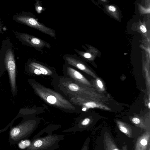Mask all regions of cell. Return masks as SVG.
I'll use <instances>...</instances> for the list:
<instances>
[{
  "label": "cell",
  "instance_id": "7c38bea8",
  "mask_svg": "<svg viewBox=\"0 0 150 150\" xmlns=\"http://www.w3.org/2000/svg\"><path fill=\"white\" fill-rule=\"evenodd\" d=\"M31 144V141L25 139L21 140L18 143V146L19 148L22 149H26Z\"/></svg>",
  "mask_w": 150,
  "mask_h": 150
},
{
  "label": "cell",
  "instance_id": "8992f818",
  "mask_svg": "<svg viewBox=\"0 0 150 150\" xmlns=\"http://www.w3.org/2000/svg\"><path fill=\"white\" fill-rule=\"evenodd\" d=\"M16 38L22 44L30 47H33L38 51L44 47L50 49L51 46L50 44L41 39L32 35L17 31H14Z\"/></svg>",
  "mask_w": 150,
  "mask_h": 150
},
{
  "label": "cell",
  "instance_id": "7a4b0ae2",
  "mask_svg": "<svg viewBox=\"0 0 150 150\" xmlns=\"http://www.w3.org/2000/svg\"><path fill=\"white\" fill-rule=\"evenodd\" d=\"M59 127L55 125L49 126L41 130L32 139L30 146L25 150H54L58 149V143L64 139V135L52 132Z\"/></svg>",
  "mask_w": 150,
  "mask_h": 150
},
{
  "label": "cell",
  "instance_id": "277c9868",
  "mask_svg": "<svg viewBox=\"0 0 150 150\" xmlns=\"http://www.w3.org/2000/svg\"><path fill=\"white\" fill-rule=\"evenodd\" d=\"M37 119H26L11 129L9 141L15 144L21 139L28 137L36 130L38 125Z\"/></svg>",
  "mask_w": 150,
  "mask_h": 150
},
{
  "label": "cell",
  "instance_id": "ffe728a7",
  "mask_svg": "<svg viewBox=\"0 0 150 150\" xmlns=\"http://www.w3.org/2000/svg\"><path fill=\"white\" fill-rule=\"evenodd\" d=\"M97 83L98 86L100 88H102L103 87L102 83L101 81L100 80H98L97 81Z\"/></svg>",
  "mask_w": 150,
  "mask_h": 150
},
{
  "label": "cell",
  "instance_id": "3957f363",
  "mask_svg": "<svg viewBox=\"0 0 150 150\" xmlns=\"http://www.w3.org/2000/svg\"><path fill=\"white\" fill-rule=\"evenodd\" d=\"M0 66L8 71L13 95L16 91V66L12 44L8 38L3 40L0 52Z\"/></svg>",
  "mask_w": 150,
  "mask_h": 150
},
{
  "label": "cell",
  "instance_id": "8fae6325",
  "mask_svg": "<svg viewBox=\"0 0 150 150\" xmlns=\"http://www.w3.org/2000/svg\"><path fill=\"white\" fill-rule=\"evenodd\" d=\"M120 130L129 137L131 138L132 136V130L129 127L121 123H118Z\"/></svg>",
  "mask_w": 150,
  "mask_h": 150
},
{
  "label": "cell",
  "instance_id": "603a6c76",
  "mask_svg": "<svg viewBox=\"0 0 150 150\" xmlns=\"http://www.w3.org/2000/svg\"><path fill=\"white\" fill-rule=\"evenodd\" d=\"M150 103H149V105H149V108H150Z\"/></svg>",
  "mask_w": 150,
  "mask_h": 150
},
{
  "label": "cell",
  "instance_id": "d6986e66",
  "mask_svg": "<svg viewBox=\"0 0 150 150\" xmlns=\"http://www.w3.org/2000/svg\"><path fill=\"white\" fill-rule=\"evenodd\" d=\"M108 8L112 12L115 11L116 10L115 8L112 6H110L108 7Z\"/></svg>",
  "mask_w": 150,
  "mask_h": 150
},
{
  "label": "cell",
  "instance_id": "2e32d148",
  "mask_svg": "<svg viewBox=\"0 0 150 150\" xmlns=\"http://www.w3.org/2000/svg\"><path fill=\"white\" fill-rule=\"evenodd\" d=\"M141 31L143 33H145L146 31V30L145 27L143 25H141L140 27Z\"/></svg>",
  "mask_w": 150,
  "mask_h": 150
},
{
  "label": "cell",
  "instance_id": "52a82bcc",
  "mask_svg": "<svg viewBox=\"0 0 150 150\" xmlns=\"http://www.w3.org/2000/svg\"><path fill=\"white\" fill-rule=\"evenodd\" d=\"M63 70L64 76L82 84H88L83 75L74 68L65 63L63 66Z\"/></svg>",
  "mask_w": 150,
  "mask_h": 150
},
{
  "label": "cell",
  "instance_id": "9a60e30c",
  "mask_svg": "<svg viewBox=\"0 0 150 150\" xmlns=\"http://www.w3.org/2000/svg\"><path fill=\"white\" fill-rule=\"evenodd\" d=\"M132 122L135 124L137 125L140 123V120L138 118L134 117L132 119Z\"/></svg>",
  "mask_w": 150,
  "mask_h": 150
},
{
  "label": "cell",
  "instance_id": "5bb4252c",
  "mask_svg": "<svg viewBox=\"0 0 150 150\" xmlns=\"http://www.w3.org/2000/svg\"><path fill=\"white\" fill-rule=\"evenodd\" d=\"M83 105L88 108H93L96 106V104L92 102H88L84 103L83 104Z\"/></svg>",
  "mask_w": 150,
  "mask_h": 150
},
{
  "label": "cell",
  "instance_id": "5b68a950",
  "mask_svg": "<svg viewBox=\"0 0 150 150\" xmlns=\"http://www.w3.org/2000/svg\"><path fill=\"white\" fill-rule=\"evenodd\" d=\"M13 19L17 22L35 29L56 39L55 31L40 22L31 13L23 11L16 13L13 16Z\"/></svg>",
  "mask_w": 150,
  "mask_h": 150
},
{
  "label": "cell",
  "instance_id": "ac0fdd59",
  "mask_svg": "<svg viewBox=\"0 0 150 150\" xmlns=\"http://www.w3.org/2000/svg\"><path fill=\"white\" fill-rule=\"evenodd\" d=\"M88 145L87 143H85L83 146L81 150H88Z\"/></svg>",
  "mask_w": 150,
  "mask_h": 150
},
{
  "label": "cell",
  "instance_id": "ba28073f",
  "mask_svg": "<svg viewBox=\"0 0 150 150\" xmlns=\"http://www.w3.org/2000/svg\"><path fill=\"white\" fill-rule=\"evenodd\" d=\"M28 63L39 70L42 75L50 76L53 79L58 76L54 69L49 67L41 63L34 60H29Z\"/></svg>",
  "mask_w": 150,
  "mask_h": 150
},
{
  "label": "cell",
  "instance_id": "cb8c5ba5",
  "mask_svg": "<svg viewBox=\"0 0 150 150\" xmlns=\"http://www.w3.org/2000/svg\"><path fill=\"white\" fill-rule=\"evenodd\" d=\"M149 150H150V149H149Z\"/></svg>",
  "mask_w": 150,
  "mask_h": 150
},
{
  "label": "cell",
  "instance_id": "44dd1931",
  "mask_svg": "<svg viewBox=\"0 0 150 150\" xmlns=\"http://www.w3.org/2000/svg\"><path fill=\"white\" fill-rule=\"evenodd\" d=\"M122 150H128L127 146V145H124L122 146Z\"/></svg>",
  "mask_w": 150,
  "mask_h": 150
},
{
  "label": "cell",
  "instance_id": "4fadbf2b",
  "mask_svg": "<svg viewBox=\"0 0 150 150\" xmlns=\"http://www.w3.org/2000/svg\"><path fill=\"white\" fill-rule=\"evenodd\" d=\"M36 2L35 4V8L36 11L38 13H40L43 10V8L40 5V2H39V1H36Z\"/></svg>",
  "mask_w": 150,
  "mask_h": 150
},
{
  "label": "cell",
  "instance_id": "7402d4cb",
  "mask_svg": "<svg viewBox=\"0 0 150 150\" xmlns=\"http://www.w3.org/2000/svg\"><path fill=\"white\" fill-rule=\"evenodd\" d=\"M86 110V108H84L82 109V110L83 111H85Z\"/></svg>",
  "mask_w": 150,
  "mask_h": 150
},
{
  "label": "cell",
  "instance_id": "9c48e42d",
  "mask_svg": "<svg viewBox=\"0 0 150 150\" xmlns=\"http://www.w3.org/2000/svg\"><path fill=\"white\" fill-rule=\"evenodd\" d=\"M150 132L147 131L139 137L136 142L135 150H147L149 144Z\"/></svg>",
  "mask_w": 150,
  "mask_h": 150
},
{
  "label": "cell",
  "instance_id": "30bf717a",
  "mask_svg": "<svg viewBox=\"0 0 150 150\" xmlns=\"http://www.w3.org/2000/svg\"><path fill=\"white\" fill-rule=\"evenodd\" d=\"M103 144L105 150H120L110 135L107 132L104 135Z\"/></svg>",
  "mask_w": 150,
  "mask_h": 150
},
{
  "label": "cell",
  "instance_id": "e0dca14e",
  "mask_svg": "<svg viewBox=\"0 0 150 150\" xmlns=\"http://www.w3.org/2000/svg\"><path fill=\"white\" fill-rule=\"evenodd\" d=\"M3 26L1 22L0 21V33L3 34Z\"/></svg>",
  "mask_w": 150,
  "mask_h": 150
},
{
  "label": "cell",
  "instance_id": "6da1fadb",
  "mask_svg": "<svg viewBox=\"0 0 150 150\" xmlns=\"http://www.w3.org/2000/svg\"><path fill=\"white\" fill-rule=\"evenodd\" d=\"M28 81L35 93L48 104L68 112L79 111L78 106L56 90L47 88L32 79H28Z\"/></svg>",
  "mask_w": 150,
  "mask_h": 150
}]
</instances>
